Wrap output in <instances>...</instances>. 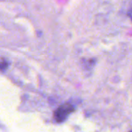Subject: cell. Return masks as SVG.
I'll return each mask as SVG.
<instances>
[{"label":"cell","mask_w":132,"mask_h":132,"mask_svg":"<svg viewBox=\"0 0 132 132\" xmlns=\"http://www.w3.org/2000/svg\"><path fill=\"white\" fill-rule=\"evenodd\" d=\"M74 111V108L69 103L63 104L60 105L54 112L53 118L55 121L58 123L63 122L67 117Z\"/></svg>","instance_id":"6da1fadb"},{"label":"cell","mask_w":132,"mask_h":132,"mask_svg":"<svg viewBox=\"0 0 132 132\" xmlns=\"http://www.w3.org/2000/svg\"><path fill=\"white\" fill-rule=\"evenodd\" d=\"M8 67V63L6 62H1L0 63V70H5Z\"/></svg>","instance_id":"7a4b0ae2"},{"label":"cell","mask_w":132,"mask_h":132,"mask_svg":"<svg viewBox=\"0 0 132 132\" xmlns=\"http://www.w3.org/2000/svg\"><path fill=\"white\" fill-rule=\"evenodd\" d=\"M130 16H131V18L132 19V10L130 12Z\"/></svg>","instance_id":"3957f363"},{"label":"cell","mask_w":132,"mask_h":132,"mask_svg":"<svg viewBox=\"0 0 132 132\" xmlns=\"http://www.w3.org/2000/svg\"><path fill=\"white\" fill-rule=\"evenodd\" d=\"M130 132H132V131H130Z\"/></svg>","instance_id":"277c9868"}]
</instances>
